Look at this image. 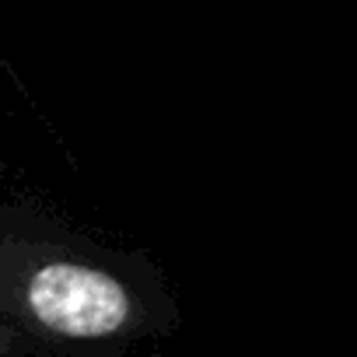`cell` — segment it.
I'll use <instances>...</instances> for the list:
<instances>
[{
    "instance_id": "obj_1",
    "label": "cell",
    "mask_w": 357,
    "mask_h": 357,
    "mask_svg": "<svg viewBox=\"0 0 357 357\" xmlns=\"http://www.w3.org/2000/svg\"><path fill=\"white\" fill-rule=\"evenodd\" d=\"M29 308L60 336H112L130 322L133 301L102 270L50 263L29 280Z\"/></svg>"
}]
</instances>
